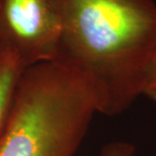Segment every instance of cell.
Listing matches in <instances>:
<instances>
[{
	"label": "cell",
	"mask_w": 156,
	"mask_h": 156,
	"mask_svg": "<svg viewBox=\"0 0 156 156\" xmlns=\"http://www.w3.org/2000/svg\"><path fill=\"white\" fill-rule=\"evenodd\" d=\"M61 23L53 62L80 74L98 113L120 115L142 95L156 44L154 0H52Z\"/></svg>",
	"instance_id": "1"
},
{
	"label": "cell",
	"mask_w": 156,
	"mask_h": 156,
	"mask_svg": "<svg viewBox=\"0 0 156 156\" xmlns=\"http://www.w3.org/2000/svg\"><path fill=\"white\" fill-rule=\"evenodd\" d=\"M96 113L80 74L56 62L27 68L0 134V156H74Z\"/></svg>",
	"instance_id": "2"
},
{
	"label": "cell",
	"mask_w": 156,
	"mask_h": 156,
	"mask_svg": "<svg viewBox=\"0 0 156 156\" xmlns=\"http://www.w3.org/2000/svg\"><path fill=\"white\" fill-rule=\"evenodd\" d=\"M61 23L52 0H0V50L23 66L53 62Z\"/></svg>",
	"instance_id": "3"
},
{
	"label": "cell",
	"mask_w": 156,
	"mask_h": 156,
	"mask_svg": "<svg viewBox=\"0 0 156 156\" xmlns=\"http://www.w3.org/2000/svg\"><path fill=\"white\" fill-rule=\"evenodd\" d=\"M25 69L15 55L0 50V134L5 126L17 86Z\"/></svg>",
	"instance_id": "4"
},
{
	"label": "cell",
	"mask_w": 156,
	"mask_h": 156,
	"mask_svg": "<svg viewBox=\"0 0 156 156\" xmlns=\"http://www.w3.org/2000/svg\"><path fill=\"white\" fill-rule=\"evenodd\" d=\"M142 95L156 101V44L146 71Z\"/></svg>",
	"instance_id": "5"
},
{
	"label": "cell",
	"mask_w": 156,
	"mask_h": 156,
	"mask_svg": "<svg viewBox=\"0 0 156 156\" xmlns=\"http://www.w3.org/2000/svg\"><path fill=\"white\" fill-rule=\"evenodd\" d=\"M135 146L128 141L118 140L102 147L99 156H135Z\"/></svg>",
	"instance_id": "6"
}]
</instances>
